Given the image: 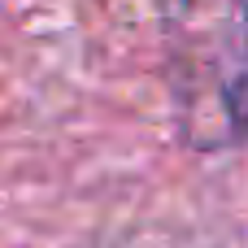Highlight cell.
I'll return each mask as SVG.
<instances>
[{"label": "cell", "instance_id": "6da1fadb", "mask_svg": "<svg viewBox=\"0 0 248 248\" xmlns=\"http://www.w3.org/2000/svg\"><path fill=\"white\" fill-rule=\"evenodd\" d=\"M166 70L183 140L227 148L248 135V0H161Z\"/></svg>", "mask_w": 248, "mask_h": 248}]
</instances>
